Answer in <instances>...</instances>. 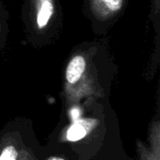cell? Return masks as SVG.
Returning <instances> with one entry per match:
<instances>
[{"instance_id": "obj_1", "label": "cell", "mask_w": 160, "mask_h": 160, "mask_svg": "<svg viewBox=\"0 0 160 160\" xmlns=\"http://www.w3.org/2000/svg\"><path fill=\"white\" fill-rule=\"evenodd\" d=\"M86 68V61L83 56L77 55L73 57L68 65L66 70V79L68 83H76L82 76Z\"/></svg>"}, {"instance_id": "obj_4", "label": "cell", "mask_w": 160, "mask_h": 160, "mask_svg": "<svg viewBox=\"0 0 160 160\" xmlns=\"http://www.w3.org/2000/svg\"><path fill=\"white\" fill-rule=\"evenodd\" d=\"M104 9L109 12H116L122 8L124 0H99Z\"/></svg>"}, {"instance_id": "obj_6", "label": "cell", "mask_w": 160, "mask_h": 160, "mask_svg": "<svg viewBox=\"0 0 160 160\" xmlns=\"http://www.w3.org/2000/svg\"><path fill=\"white\" fill-rule=\"evenodd\" d=\"M70 113H71V117H72V119H73L74 122L77 121V120H79L80 115H81V112H80L79 109H73Z\"/></svg>"}, {"instance_id": "obj_5", "label": "cell", "mask_w": 160, "mask_h": 160, "mask_svg": "<svg viewBox=\"0 0 160 160\" xmlns=\"http://www.w3.org/2000/svg\"><path fill=\"white\" fill-rule=\"evenodd\" d=\"M18 151L13 145L6 146L0 154V160H17Z\"/></svg>"}, {"instance_id": "obj_3", "label": "cell", "mask_w": 160, "mask_h": 160, "mask_svg": "<svg viewBox=\"0 0 160 160\" xmlns=\"http://www.w3.org/2000/svg\"><path fill=\"white\" fill-rule=\"evenodd\" d=\"M37 14V24L38 28H44L53 14V4L52 0H38Z\"/></svg>"}, {"instance_id": "obj_7", "label": "cell", "mask_w": 160, "mask_h": 160, "mask_svg": "<svg viewBox=\"0 0 160 160\" xmlns=\"http://www.w3.org/2000/svg\"><path fill=\"white\" fill-rule=\"evenodd\" d=\"M49 160H65V159H63V158H50Z\"/></svg>"}, {"instance_id": "obj_2", "label": "cell", "mask_w": 160, "mask_h": 160, "mask_svg": "<svg viewBox=\"0 0 160 160\" xmlns=\"http://www.w3.org/2000/svg\"><path fill=\"white\" fill-rule=\"evenodd\" d=\"M96 124L94 120H77L68 128L67 132V139L69 142H77L83 139L93 125Z\"/></svg>"}]
</instances>
